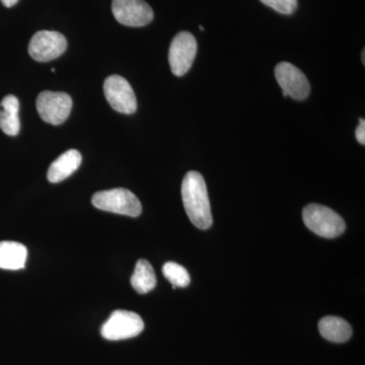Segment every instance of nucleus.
Wrapping results in <instances>:
<instances>
[{
    "mask_svg": "<svg viewBox=\"0 0 365 365\" xmlns=\"http://www.w3.org/2000/svg\"><path fill=\"white\" fill-rule=\"evenodd\" d=\"M163 274L173 284V288L186 287L190 284V275L186 268L175 262H168L163 265Z\"/></svg>",
    "mask_w": 365,
    "mask_h": 365,
    "instance_id": "obj_16",
    "label": "nucleus"
},
{
    "mask_svg": "<svg viewBox=\"0 0 365 365\" xmlns=\"http://www.w3.org/2000/svg\"><path fill=\"white\" fill-rule=\"evenodd\" d=\"M67 48L66 38L55 31H39L29 44V54L38 62H48L58 58Z\"/></svg>",
    "mask_w": 365,
    "mask_h": 365,
    "instance_id": "obj_6",
    "label": "nucleus"
},
{
    "mask_svg": "<svg viewBox=\"0 0 365 365\" xmlns=\"http://www.w3.org/2000/svg\"><path fill=\"white\" fill-rule=\"evenodd\" d=\"M355 135H356L357 141L362 145L365 144V121L364 119L359 120V125L357 127L356 131H355Z\"/></svg>",
    "mask_w": 365,
    "mask_h": 365,
    "instance_id": "obj_18",
    "label": "nucleus"
},
{
    "mask_svg": "<svg viewBox=\"0 0 365 365\" xmlns=\"http://www.w3.org/2000/svg\"><path fill=\"white\" fill-rule=\"evenodd\" d=\"M81 160L83 158L78 150L66 151L50 165L47 174L48 181L55 184L71 177L81 167Z\"/></svg>",
    "mask_w": 365,
    "mask_h": 365,
    "instance_id": "obj_11",
    "label": "nucleus"
},
{
    "mask_svg": "<svg viewBox=\"0 0 365 365\" xmlns=\"http://www.w3.org/2000/svg\"><path fill=\"white\" fill-rule=\"evenodd\" d=\"M319 330L325 339L335 343H344L351 338V326L339 317H325L319 321Z\"/></svg>",
    "mask_w": 365,
    "mask_h": 365,
    "instance_id": "obj_14",
    "label": "nucleus"
},
{
    "mask_svg": "<svg viewBox=\"0 0 365 365\" xmlns=\"http://www.w3.org/2000/svg\"><path fill=\"white\" fill-rule=\"evenodd\" d=\"M144 323L141 317L133 312L117 309L101 329L105 339L119 341L130 339L143 332Z\"/></svg>",
    "mask_w": 365,
    "mask_h": 365,
    "instance_id": "obj_4",
    "label": "nucleus"
},
{
    "mask_svg": "<svg viewBox=\"0 0 365 365\" xmlns=\"http://www.w3.org/2000/svg\"><path fill=\"white\" fill-rule=\"evenodd\" d=\"M182 199L187 215L196 227L207 230L212 225L207 187L202 175L195 170L187 173L182 182Z\"/></svg>",
    "mask_w": 365,
    "mask_h": 365,
    "instance_id": "obj_1",
    "label": "nucleus"
},
{
    "mask_svg": "<svg viewBox=\"0 0 365 365\" xmlns=\"http://www.w3.org/2000/svg\"><path fill=\"white\" fill-rule=\"evenodd\" d=\"M364 52H362V62H364V64L365 63V59H364Z\"/></svg>",
    "mask_w": 365,
    "mask_h": 365,
    "instance_id": "obj_20",
    "label": "nucleus"
},
{
    "mask_svg": "<svg viewBox=\"0 0 365 365\" xmlns=\"http://www.w3.org/2000/svg\"><path fill=\"white\" fill-rule=\"evenodd\" d=\"M2 4L6 7H13L18 4L19 0H1Z\"/></svg>",
    "mask_w": 365,
    "mask_h": 365,
    "instance_id": "obj_19",
    "label": "nucleus"
},
{
    "mask_svg": "<svg viewBox=\"0 0 365 365\" xmlns=\"http://www.w3.org/2000/svg\"><path fill=\"white\" fill-rule=\"evenodd\" d=\"M200 30H201V31H204V28H203V26H200Z\"/></svg>",
    "mask_w": 365,
    "mask_h": 365,
    "instance_id": "obj_21",
    "label": "nucleus"
},
{
    "mask_svg": "<svg viewBox=\"0 0 365 365\" xmlns=\"http://www.w3.org/2000/svg\"><path fill=\"white\" fill-rule=\"evenodd\" d=\"M197 54V41L189 32H180L172 41L169 51L170 69L176 76L190 71Z\"/></svg>",
    "mask_w": 365,
    "mask_h": 365,
    "instance_id": "obj_7",
    "label": "nucleus"
},
{
    "mask_svg": "<svg viewBox=\"0 0 365 365\" xmlns=\"http://www.w3.org/2000/svg\"><path fill=\"white\" fill-rule=\"evenodd\" d=\"M275 76L282 88L283 96L297 101L309 97L311 86L304 72L288 62H281L275 68Z\"/></svg>",
    "mask_w": 365,
    "mask_h": 365,
    "instance_id": "obj_9",
    "label": "nucleus"
},
{
    "mask_svg": "<svg viewBox=\"0 0 365 365\" xmlns=\"http://www.w3.org/2000/svg\"><path fill=\"white\" fill-rule=\"evenodd\" d=\"M28 250L21 242H0V269L20 270L25 268Z\"/></svg>",
    "mask_w": 365,
    "mask_h": 365,
    "instance_id": "obj_13",
    "label": "nucleus"
},
{
    "mask_svg": "<svg viewBox=\"0 0 365 365\" xmlns=\"http://www.w3.org/2000/svg\"><path fill=\"white\" fill-rule=\"evenodd\" d=\"M132 287L136 292L145 294L157 285V276L150 262L140 259L136 263L135 270L131 277Z\"/></svg>",
    "mask_w": 365,
    "mask_h": 365,
    "instance_id": "obj_15",
    "label": "nucleus"
},
{
    "mask_svg": "<svg viewBox=\"0 0 365 365\" xmlns=\"http://www.w3.org/2000/svg\"><path fill=\"white\" fill-rule=\"evenodd\" d=\"M20 102L13 95L6 96L0 103V129L9 136H16L20 132L19 118Z\"/></svg>",
    "mask_w": 365,
    "mask_h": 365,
    "instance_id": "obj_12",
    "label": "nucleus"
},
{
    "mask_svg": "<svg viewBox=\"0 0 365 365\" xmlns=\"http://www.w3.org/2000/svg\"><path fill=\"white\" fill-rule=\"evenodd\" d=\"M96 208L117 215L137 217L143 212V205L131 191L124 188L106 190L96 193L91 199Z\"/></svg>",
    "mask_w": 365,
    "mask_h": 365,
    "instance_id": "obj_3",
    "label": "nucleus"
},
{
    "mask_svg": "<svg viewBox=\"0 0 365 365\" xmlns=\"http://www.w3.org/2000/svg\"><path fill=\"white\" fill-rule=\"evenodd\" d=\"M302 218L309 230L319 237L334 239L345 232L343 218L326 206L309 204L302 211Z\"/></svg>",
    "mask_w": 365,
    "mask_h": 365,
    "instance_id": "obj_2",
    "label": "nucleus"
},
{
    "mask_svg": "<svg viewBox=\"0 0 365 365\" xmlns=\"http://www.w3.org/2000/svg\"><path fill=\"white\" fill-rule=\"evenodd\" d=\"M265 6L282 14H292L297 11V0H261Z\"/></svg>",
    "mask_w": 365,
    "mask_h": 365,
    "instance_id": "obj_17",
    "label": "nucleus"
},
{
    "mask_svg": "<svg viewBox=\"0 0 365 365\" xmlns=\"http://www.w3.org/2000/svg\"><path fill=\"white\" fill-rule=\"evenodd\" d=\"M105 97L115 111L130 115L136 112L135 93L130 83L120 76H109L104 83Z\"/></svg>",
    "mask_w": 365,
    "mask_h": 365,
    "instance_id": "obj_8",
    "label": "nucleus"
},
{
    "mask_svg": "<svg viewBox=\"0 0 365 365\" xmlns=\"http://www.w3.org/2000/svg\"><path fill=\"white\" fill-rule=\"evenodd\" d=\"M112 11L118 23L126 26H144L153 20V11L144 0H113Z\"/></svg>",
    "mask_w": 365,
    "mask_h": 365,
    "instance_id": "obj_10",
    "label": "nucleus"
},
{
    "mask_svg": "<svg viewBox=\"0 0 365 365\" xmlns=\"http://www.w3.org/2000/svg\"><path fill=\"white\" fill-rule=\"evenodd\" d=\"M36 106L43 121L60 125L66 122L71 115L72 98L66 93L45 91L40 93Z\"/></svg>",
    "mask_w": 365,
    "mask_h": 365,
    "instance_id": "obj_5",
    "label": "nucleus"
}]
</instances>
